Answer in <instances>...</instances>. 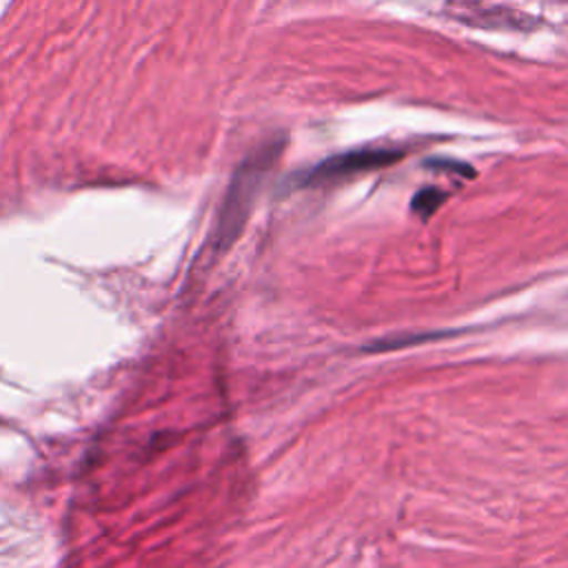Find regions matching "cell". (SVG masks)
Listing matches in <instances>:
<instances>
[{
    "instance_id": "3",
    "label": "cell",
    "mask_w": 568,
    "mask_h": 568,
    "mask_svg": "<svg viewBox=\"0 0 568 568\" xmlns=\"http://www.w3.org/2000/svg\"><path fill=\"white\" fill-rule=\"evenodd\" d=\"M444 200H446V193H444V191L428 186V189H422L419 193H415L410 209H413L422 220H428V217L444 204Z\"/></svg>"
},
{
    "instance_id": "1",
    "label": "cell",
    "mask_w": 568,
    "mask_h": 568,
    "mask_svg": "<svg viewBox=\"0 0 568 568\" xmlns=\"http://www.w3.org/2000/svg\"><path fill=\"white\" fill-rule=\"evenodd\" d=\"M280 149H282V142L266 144V146L257 149L253 155H248L242 162L240 171L235 173L231 189L226 193L222 213H220V222H217V242L222 246L231 244L237 237V233L242 231L244 220L248 217L253 197L257 193V186L262 182V175L273 164Z\"/></svg>"
},
{
    "instance_id": "2",
    "label": "cell",
    "mask_w": 568,
    "mask_h": 568,
    "mask_svg": "<svg viewBox=\"0 0 568 568\" xmlns=\"http://www.w3.org/2000/svg\"><path fill=\"white\" fill-rule=\"evenodd\" d=\"M404 158V151L399 149H355L348 153H339L333 158H326L317 166H313L308 173H304L302 184L304 186H317V184H333L348 180L359 173H368L388 164H395Z\"/></svg>"
}]
</instances>
